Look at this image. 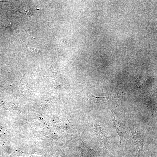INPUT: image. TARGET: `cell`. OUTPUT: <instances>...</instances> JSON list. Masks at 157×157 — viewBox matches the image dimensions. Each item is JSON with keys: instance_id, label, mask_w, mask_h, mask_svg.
<instances>
[{"instance_id": "7a4b0ae2", "label": "cell", "mask_w": 157, "mask_h": 157, "mask_svg": "<svg viewBox=\"0 0 157 157\" xmlns=\"http://www.w3.org/2000/svg\"><path fill=\"white\" fill-rule=\"evenodd\" d=\"M113 119L119 137L121 138L123 135V131L118 119L115 117L113 113Z\"/></svg>"}, {"instance_id": "6da1fadb", "label": "cell", "mask_w": 157, "mask_h": 157, "mask_svg": "<svg viewBox=\"0 0 157 157\" xmlns=\"http://www.w3.org/2000/svg\"><path fill=\"white\" fill-rule=\"evenodd\" d=\"M90 100L92 102L105 103L113 105H115V101L114 98L115 97L108 96L100 97L94 96L90 93Z\"/></svg>"}]
</instances>
